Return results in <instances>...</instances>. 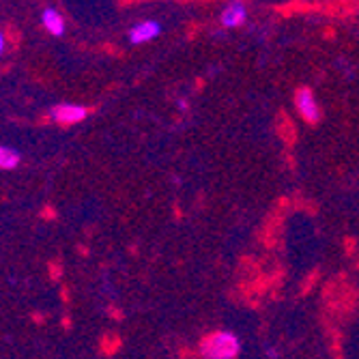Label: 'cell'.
I'll use <instances>...</instances> for the list:
<instances>
[{
    "label": "cell",
    "mask_w": 359,
    "mask_h": 359,
    "mask_svg": "<svg viewBox=\"0 0 359 359\" xmlns=\"http://www.w3.org/2000/svg\"><path fill=\"white\" fill-rule=\"evenodd\" d=\"M20 151L9 149V147H0V170H13L20 164Z\"/></svg>",
    "instance_id": "obj_7"
},
{
    "label": "cell",
    "mask_w": 359,
    "mask_h": 359,
    "mask_svg": "<svg viewBox=\"0 0 359 359\" xmlns=\"http://www.w3.org/2000/svg\"><path fill=\"white\" fill-rule=\"evenodd\" d=\"M159 32H161L159 22H151V20L140 22L129 30V41L134 46H140V43H147V41H153L155 37H159Z\"/></svg>",
    "instance_id": "obj_4"
},
{
    "label": "cell",
    "mask_w": 359,
    "mask_h": 359,
    "mask_svg": "<svg viewBox=\"0 0 359 359\" xmlns=\"http://www.w3.org/2000/svg\"><path fill=\"white\" fill-rule=\"evenodd\" d=\"M295 104H297V110L299 114L308 121V123H316L320 118V110H318V104H316V97L310 88H302L295 97Z\"/></svg>",
    "instance_id": "obj_3"
},
{
    "label": "cell",
    "mask_w": 359,
    "mask_h": 359,
    "mask_svg": "<svg viewBox=\"0 0 359 359\" xmlns=\"http://www.w3.org/2000/svg\"><path fill=\"white\" fill-rule=\"evenodd\" d=\"M41 22H43L46 30L50 32V35H54V37H60L62 32H65V20H62V15H60L58 11H54V9H46L43 15H41Z\"/></svg>",
    "instance_id": "obj_6"
},
{
    "label": "cell",
    "mask_w": 359,
    "mask_h": 359,
    "mask_svg": "<svg viewBox=\"0 0 359 359\" xmlns=\"http://www.w3.org/2000/svg\"><path fill=\"white\" fill-rule=\"evenodd\" d=\"M88 114V110L84 106H76V104H58L50 108V116L60 123V125H74L84 121Z\"/></svg>",
    "instance_id": "obj_2"
},
{
    "label": "cell",
    "mask_w": 359,
    "mask_h": 359,
    "mask_svg": "<svg viewBox=\"0 0 359 359\" xmlns=\"http://www.w3.org/2000/svg\"><path fill=\"white\" fill-rule=\"evenodd\" d=\"M5 48H7V39H5V35H3V32H0V56H3Z\"/></svg>",
    "instance_id": "obj_8"
},
{
    "label": "cell",
    "mask_w": 359,
    "mask_h": 359,
    "mask_svg": "<svg viewBox=\"0 0 359 359\" xmlns=\"http://www.w3.org/2000/svg\"><path fill=\"white\" fill-rule=\"evenodd\" d=\"M245 20H248V11L239 0H231L222 11V24L226 28H239L241 24H245Z\"/></svg>",
    "instance_id": "obj_5"
},
{
    "label": "cell",
    "mask_w": 359,
    "mask_h": 359,
    "mask_svg": "<svg viewBox=\"0 0 359 359\" xmlns=\"http://www.w3.org/2000/svg\"><path fill=\"white\" fill-rule=\"evenodd\" d=\"M201 353L205 359H235L241 353V340L233 332H215L203 342Z\"/></svg>",
    "instance_id": "obj_1"
}]
</instances>
